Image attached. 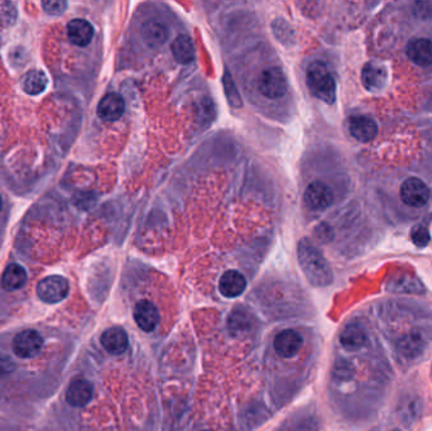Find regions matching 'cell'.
Listing matches in <instances>:
<instances>
[{"label": "cell", "instance_id": "cell-1", "mask_svg": "<svg viewBox=\"0 0 432 431\" xmlns=\"http://www.w3.org/2000/svg\"><path fill=\"white\" fill-rule=\"evenodd\" d=\"M297 258L303 275L316 287H326L333 280V270L322 253L309 239L303 238L297 246Z\"/></svg>", "mask_w": 432, "mask_h": 431}, {"label": "cell", "instance_id": "cell-2", "mask_svg": "<svg viewBox=\"0 0 432 431\" xmlns=\"http://www.w3.org/2000/svg\"><path fill=\"white\" fill-rule=\"evenodd\" d=\"M307 87L310 92L327 104H333L336 100V82L326 63L315 61L307 68Z\"/></svg>", "mask_w": 432, "mask_h": 431}, {"label": "cell", "instance_id": "cell-3", "mask_svg": "<svg viewBox=\"0 0 432 431\" xmlns=\"http://www.w3.org/2000/svg\"><path fill=\"white\" fill-rule=\"evenodd\" d=\"M287 77L284 71L278 68H269L260 75L258 89L260 94L268 99H277L287 93Z\"/></svg>", "mask_w": 432, "mask_h": 431}, {"label": "cell", "instance_id": "cell-4", "mask_svg": "<svg viewBox=\"0 0 432 431\" xmlns=\"http://www.w3.org/2000/svg\"><path fill=\"white\" fill-rule=\"evenodd\" d=\"M70 291L68 281L62 276H49L37 285V295L46 304H57L65 300Z\"/></svg>", "mask_w": 432, "mask_h": 431}, {"label": "cell", "instance_id": "cell-5", "mask_svg": "<svg viewBox=\"0 0 432 431\" xmlns=\"http://www.w3.org/2000/svg\"><path fill=\"white\" fill-rule=\"evenodd\" d=\"M44 346V339L36 330H23L13 339L12 348L15 356L23 359H31L39 354Z\"/></svg>", "mask_w": 432, "mask_h": 431}, {"label": "cell", "instance_id": "cell-6", "mask_svg": "<svg viewBox=\"0 0 432 431\" xmlns=\"http://www.w3.org/2000/svg\"><path fill=\"white\" fill-rule=\"evenodd\" d=\"M430 189L422 180L409 177L401 186V199L408 206L422 208L430 200Z\"/></svg>", "mask_w": 432, "mask_h": 431}, {"label": "cell", "instance_id": "cell-7", "mask_svg": "<svg viewBox=\"0 0 432 431\" xmlns=\"http://www.w3.org/2000/svg\"><path fill=\"white\" fill-rule=\"evenodd\" d=\"M133 316H134L136 325L146 333H152L155 327H158L160 320H161V315H160L158 308H155L153 302L148 301V300H141L136 302Z\"/></svg>", "mask_w": 432, "mask_h": 431}, {"label": "cell", "instance_id": "cell-8", "mask_svg": "<svg viewBox=\"0 0 432 431\" xmlns=\"http://www.w3.org/2000/svg\"><path fill=\"white\" fill-rule=\"evenodd\" d=\"M274 351L281 358H292L303 348V338L293 329H286L277 334L274 339Z\"/></svg>", "mask_w": 432, "mask_h": 431}, {"label": "cell", "instance_id": "cell-9", "mask_svg": "<svg viewBox=\"0 0 432 431\" xmlns=\"http://www.w3.org/2000/svg\"><path fill=\"white\" fill-rule=\"evenodd\" d=\"M333 195L331 189L322 182H312L305 192V203L310 209L322 211L331 206Z\"/></svg>", "mask_w": 432, "mask_h": 431}, {"label": "cell", "instance_id": "cell-10", "mask_svg": "<svg viewBox=\"0 0 432 431\" xmlns=\"http://www.w3.org/2000/svg\"><path fill=\"white\" fill-rule=\"evenodd\" d=\"M93 394V383L84 378H77L70 383L66 391V401L71 406L84 407L91 401Z\"/></svg>", "mask_w": 432, "mask_h": 431}, {"label": "cell", "instance_id": "cell-11", "mask_svg": "<svg viewBox=\"0 0 432 431\" xmlns=\"http://www.w3.org/2000/svg\"><path fill=\"white\" fill-rule=\"evenodd\" d=\"M349 132L359 142H371L378 133V125L371 118L355 115L349 119Z\"/></svg>", "mask_w": 432, "mask_h": 431}, {"label": "cell", "instance_id": "cell-12", "mask_svg": "<svg viewBox=\"0 0 432 431\" xmlns=\"http://www.w3.org/2000/svg\"><path fill=\"white\" fill-rule=\"evenodd\" d=\"M247 289V280L241 275V272L235 270L222 273V277L219 280V291L222 296L228 299H235L241 296Z\"/></svg>", "mask_w": 432, "mask_h": 431}, {"label": "cell", "instance_id": "cell-13", "mask_svg": "<svg viewBox=\"0 0 432 431\" xmlns=\"http://www.w3.org/2000/svg\"><path fill=\"white\" fill-rule=\"evenodd\" d=\"M362 81L367 90L373 93L381 92L388 81L387 68L376 63H367L362 71Z\"/></svg>", "mask_w": 432, "mask_h": 431}, {"label": "cell", "instance_id": "cell-14", "mask_svg": "<svg viewBox=\"0 0 432 431\" xmlns=\"http://www.w3.org/2000/svg\"><path fill=\"white\" fill-rule=\"evenodd\" d=\"M100 340H101V345L104 346V349L114 356L123 354L129 344L128 334L125 333L124 329L117 327H110L106 330L101 334Z\"/></svg>", "mask_w": 432, "mask_h": 431}, {"label": "cell", "instance_id": "cell-15", "mask_svg": "<svg viewBox=\"0 0 432 431\" xmlns=\"http://www.w3.org/2000/svg\"><path fill=\"white\" fill-rule=\"evenodd\" d=\"M125 104L119 94L110 93L100 100L98 114L106 122H115L123 115Z\"/></svg>", "mask_w": 432, "mask_h": 431}, {"label": "cell", "instance_id": "cell-16", "mask_svg": "<svg viewBox=\"0 0 432 431\" xmlns=\"http://www.w3.org/2000/svg\"><path fill=\"white\" fill-rule=\"evenodd\" d=\"M426 348V342L419 333H409L397 342V351L402 358L412 361L420 357Z\"/></svg>", "mask_w": 432, "mask_h": 431}, {"label": "cell", "instance_id": "cell-17", "mask_svg": "<svg viewBox=\"0 0 432 431\" xmlns=\"http://www.w3.org/2000/svg\"><path fill=\"white\" fill-rule=\"evenodd\" d=\"M407 55L411 61L419 66L432 65V42L427 38H417L407 46Z\"/></svg>", "mask_w": 432, "mask_h": 431}, {"label": "cell", "instance_id": "cell-18", "mask_svg": "<svg viewBox=\"0 0 432 431\" xmlns=\"http://www.w3.org/2000/svg\"><path fill=\"white\" fill-rule=\"evenodd\" d=\"M68 36L72 44L85 47L93 39V25L85 19H74L68 25Z\"/></svg>", "mask_w": 432, "mask_h": 431}, {"label": "cell", "instance_id": "cell-19", "mask_svg": "<svg viewBox=\"0 0 432 431\" xmlns=\"http://www.w3.org/2000/svg\"><path fill=\"white\" fill-rule=\"evenodd\" d=\"M367 339L368 337L364 327L358 323H352L346 325L340 334V343L349 351H357L359 348H362L367 343Z\"/></svg>", "mask_w": 432, "mask_h": 431}, {"label": "cell", "instance_id": "cell-20", "mask_svg": "<svg viewBox=\"0 0 432 431\" xmlns=\"http://www.w3.org/2000/svg\"><path fill=\"white\" fill-rule=\"evenodd\" d=\"M172 54L174 60L179 63H182V65L191 63L196 56V49H195L191 38L187 35H179L173 39Z\"/></svg>", "mask_w": 432, "mask_h": 431}, {"label": "cell", "instance_id": "cell-21", "mask_svg": "<svg viewBox=\"0 0 432 431\" xmlns=\"http://www.w3.org/2000/svg\"><path fill=\"white\" fill-rule=\"evenodd\" d=\"M27 282V272L22 266L12 263L8 266L3 276H1V286L6 291H17L22 289Z\"/></svg>", "mask_w": 432, "mask_h": 431}, {"label": "cell", "instance_id": "cell-22", "mask_svg": "<svg viewBox=\"0 0 432 431\" xmlns=\"http://www.w3.org/2000/svg\"><path fill=\"white\" fill-rule=\"evenodd\" d=\"M47 85H49V79L41 70H32L22 79V89L30 95L44 93Z\"/></svg>", "mask_w": 432, "mask_h": 431}, {"label": "cell", "instance_id": "cell-23", "mask_svg": "<svg viewBox=\"0 0 432 431\" xmlns=\"http://www.w3.org/2000/svg\"><path fill=\"white\" fill-rule=\"evenodd\" d=\"M253 316L248 313L244 308H235L228 318L229 332L233 335L244 333L252 327Z\"/></svg>", "mask_w": 432, "mask_h": 431}, {"label": "cell", "instance_id": "cell-24", "mask_svg": "<svg viewBox=\"0 0 432 431\" xmlns=\"http://www.w3.org/2000/svg\"><path fill=\"white\" fill-rule=\"evenodd\" d=\"M389 291L393 292H405V294H422L425 292L424 285L421 284L417 278L403 275L398 277H393L388 282Z\"/></svg>", "mask_w": 432, "mask_h": 431}, {"label": "cell", "instance_id": "cell-25", "mask_svg": "<svg viewBox=\"0 0 432 431\" xmlns=\"http://www.w3.org/2000/svg\"><path fill=\"white\" fill-rule=\"evenodd\" d=\"M142 33L146 42L152 47L161 46L166 42L167 38H168L166 25H162L160 22H155V20L143 25Z\"/></svg>", "mask_w": 432, "mask_h": 431}, {"label": "cell", "instance_id": "cell-26", "mask_svg": "<svg viewBox=\"0 0 432 431\" xmlns=\"http://www.w3.org/2000/svg\"><path fill=\"white\" fill-rule=\"evenodd\" d=\"M224 87H225V95L228 98L229 103L233 105V106H241V99L238 94L236 87H235L233 79L229 73H225L224 75Z\"/></svg>", "mask_w": 432, "mask_h": 431}, {"label": "cell", "instance_id": "cell-27", "mask_svg": "<svg viewBox=\"0 0 432 431\" xmlns=\"http://www.w3.org/2000/svg\"><path fill=\"white\" fill-rule=\"evenodd\" d=\"M411 239L414 242V246H419V248H424L428 244V242L431 239L428 230L422 225H417L412 229L411 232Z\"/></svg>", "mask_w": 432, "mask_h": 431}, {"label": "cell", "instance_id": "cell-28", "mask_svg": "<svg viewBox=\"0 0 432 431\" xmlns=\"http://www.w3.org/2000/svg\"><path fill=\"white\" fill-rule=\"evenodd\" d=\"M419 408H420V401L417 400V399H411L400 410L401 418L403 419L402 421H407V420L412 421L416 418V415L420 411Z\"/></svg>", "mask_w": 432, "mask_h": 431}, {"label": "cell", "instance_id": "cell-29", "mask_svg": "<svg viewBox=\"0 0 432 431\" xmlns=\"http://www.w3.org/2000/svg\"><path fill=\"white\" fill-rule=\"evenodd\" d=\"M44 12L50 15H60L65 12L68 3L61 1V0H49V1H42Z\"/></svg>", "mask_w": 432, "mask_h": 431}, {"label": "cell", "instance_id": "cell-30", "mask_svg": "<svg viewBox=\"0 0 432 431\" xmlns=\"http://www.w3.org/2000/svg\"><path fill=\"white\" fill-rule=\"evenodd\" d=\"M414 12L420 18H430L432 15V4L431 3H417L414 6Z\"/></svg>", "mask_w": 432, "mask_h": 431}, {"label": "cell", "instance_id": "cell-31", "mask_svg": "<svg viewBox=\"0 0 432 431\" xmlns=\"http://www.w3.org/2000/svg\"><path fill=\"white\" fill-rule=\"evenodd\" d=\"M1 206H3V203H1V197H0V210H1Z\"/></svg>", "mask_w": 432, "mask_h": 431}, {"label": "cell", "instance_id": "cell-32", "mask_svg": "<svg viewBox=\"0 0 432 431\" xmlns=\"http://www.w3.org/2000/svg\"><path fill=\"white\" fill-rule=\"evenodd\" d=\"M395 431H400V430H395Z\"/></svg>", "mask_w": 432, "mask_h": 431}]
</instances>
